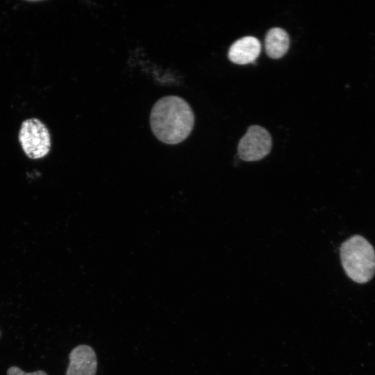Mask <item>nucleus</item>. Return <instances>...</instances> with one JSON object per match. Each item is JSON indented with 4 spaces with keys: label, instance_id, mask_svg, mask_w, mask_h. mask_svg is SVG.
Here are the masks:
<instances>
[{
    "label": "nucleus",
    "instance_id": "423d86ee",
    "mask_svg": "<svg viewBox=\"0 0 375 375\" xmlns=\"http://www.w3.org/2000/svg\"><path fill=\"white\" fill-rule=\"evenodd\" d=\"M260 51L261 44L259 40L253 36H245L232 44L228 56L233 63L247 65L254 62Z\"/></svg>",
    "mask_w": 375,
    "mask_h": 375
},
{
    "label": "nucleus",
    "instance_id": "6e6552de",
    "mask_svg": "<svg viewBox=\"0 0 375 375\" xmlns=\"http://www.w3.org/2000/svg\"><path fill=\"white\" fill-rule=\"evenodd\" d=\"M8 375H47V373L42 370L35 371L33 372H25L22 371L18 367H11L7 370Z\"/></svg>",
    "mask_w": 375,
    "mask_h": 375
},
{
    "label": "nucleus",
    "instance_id": "7ed1b4c3",
    "mask_svg": "<svg viewBox=\"0 0 375 375\" xmlns=\"http://www.w3.org/2000/svg\"><path fill=\"white\" fill-rule=\"evenodd\" d=\"M18 137L22 149L29 158H43L50 151L49 131L46 125L37 118L23 121Z\"/></svg>",
    "mask_w": 375,
    "mask_h": 375
},
{
    "label": "nucleus",
    "instance_id": "39448f33",
    "mask_svg": "<svg viewBox=\"0 0 375 375\" xmlns=\"http://www.w3.org/2000/svg\"><path fill=\"white\" fill-rule=\"evenodd\" d=\"M66 375H95L97 361L94 349L86 344L74 348L69 355Z\"/></svg>",
    "mask_w": 375,
    "mask_h": 375
},
{
    "label": "nucleus",
    "instance_id": "f257e3e1",
    "mask_svg": "<svg viewBox=\"0 0 375 375\" xmlns=\"http://www.w3.org/2000/svg\"><path fill=\"white\" fill-rule=\"evenodd\" d=\"M194 124L193 111L180 97H162L153 105L150 114V126L154 135L161 142L176 144L185 140Z\"/></svg>",
    "mask_w": 375,
    "mask_h": 375
},
{
    "label": "nucleus",
    "instance_id": "0eeeda50",
    "mask_svg": "<svg viewBox=\"0 0 375 375\" xmlns=\"http://www.w3.org/2000/svg\"><path fill=\"white\" fill-rule=\"evenodd\" d=\"M265 47L266 53L269 58L278 59L283 57L289 49V35L281 28H272L266 34Z\"/></svg>",
    "mask_w": 375,
    "mask_h": 375
},
{
    "label": "nucleus",
    "instance_id": "f03ea898",
    "mask_svg": "<svg viewBox=\"0 0 375 375\" xmlns=\"http://www.w3.org/2000/svg\"><path fill=\"white\" fill-rule=\"evenodd\" d=\"M342 267L352 281L358 283L369 281L375 274V251L362 236L355 235L340 248Z\"/></svg>",
    "mask_w": 375,
    "mask_h": 375
},
{
    "label": "nucleus",
    "instance_id": "20e7f679",
    "mask_svg": "<svg viewBox=\"0 0 375 375\" xmlns=\"http://www.w3.org/2000/svg\"><path fill=\"white\" fill-rule=\"evenodd\" d=\"M272 147V140L269 133L262 126L252 125L240 140L238 153L242 160L258 161L269 153Z\"/></svg>",
    "mask_w": 375,
    "mask_h": 375
}]
</instances>
